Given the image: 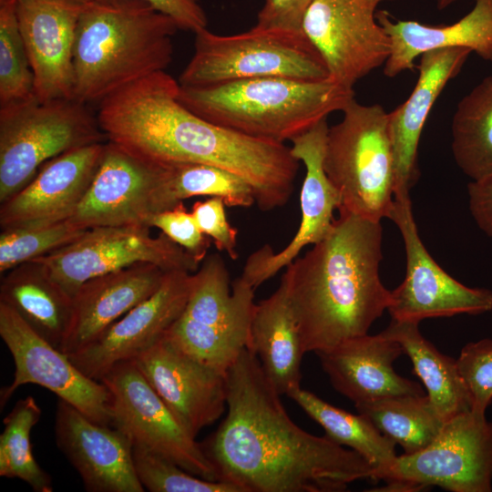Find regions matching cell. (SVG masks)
<instances>
[{
  "instance_id": "obj_1",
  "label": "cell",
  "mask_w": 492,
  "mask_h": 492,
  "mask_svg": "<svg viewBox=\"0 0 492 492\" xmlns=\"http://www.w3.org/2000/svg\"><path fill=\"white\" fill-rule=\"evenodd\" d=\"M227 414L201 447L218 480L240 492H341L374 467L286 413L257 356L245 348L226 374Z\"/></svg>"
},
{
  "instance_id": "obj_16",
  "label": "cell",
  "mask_w": 492,
  "mask_h": 492,
  "mask_svg": "<svg viewBox=\"0 0 492 492\" xmlns=\"http://www.w3.org/2000/svg\"><path fill=\"white\" fill-rule=\"evenodd\" d=\"M167 167L141 159L107 141L99 167L80 203L67 220L82 230L149 227L166 210L162 186Z\"/></svg>"
},
{
  "instance_id": "obj_28",
  "label": "cell",
  "mask_w": 492,
  "mask_h": 492,
  "mask_svg": "<svg viewBox=\"0 0 492 492\" xmlns=\"http://www.w3.org/2000/svg\"><path fill=\"white\" fill-rule=\"evenodd\" d=\"M4 274L0 302L60 350L71 323L73 297L36 261L22 263Z\"/></svg>"
},
{
  "instance_id": "obj_9",
  "label": "cell",
  "mask_w": 492,
  "mask_h": 492,
  "mask_svg": "<svg viewBox=\"0 0 492 492\" xmlns=\"http://www.w3.org/2000/svg\"><path fill=\"white\" fill-rule=\"evenodd\" d=\"M105 140L97 116L75 99L40 102L34 97L0 108V203L48 160Z\"/></svg>"
},
{
  "instance_id": "obj_23",
  "label": "cell",
  "mask_w": 492,
  "mask_h": 492,
  "mask_svg": "<svg viewBox=\"0 0 492 492\" xmlns=\"http://www.w3.org/2000/svg\"><path fill=\"white\" fill-rule=\"evenodd\" d=\"M333 388L354 405L396 395H422L415 381L399 375L395 361L403 347L384 331L347 339L315 353Z\"/></svg>"
},
{
  "instance_id": "obj_30",
  "label": "cell",
  "mask_w": 492,
  "mask_h": 492,
  "mask_svg": "<svg viewBox=\"0 0 492 492\" xmlns=\"http://www.w3.org/2000/svg\"><path fill=\"white\" fill-rule=\"evenodd\" d=\"M325 436L362 456L374 469V480H382L395 457V443L383 435L365 416L333 406L301 386L287 395Z\"/></svg>"
},
{
  "instance_id": "obj_13",
  "label": "cell",
  "mask_w": 492,
  "mask_h": 492,
  "mask_svg": "<svg viewBox=\"0 0 492 492\" xmlns=\"http://www.w3.org/2000/svg\"><path fill=\"white\" fill-rule=\"evenodd\" d=\"M111 393L112 425L134 445L159 454L207 480H218L214 466L132 361L113 365L99 380Z\"/></svg>"
},
{
  "instance_id": "obj_31",
  "label": "cell",
  "mask_w": 492,
  "mask_h": 492,
  "mask_svg": "<svg viewBox=\"0 0 492 492\" xmlns=\"http://www.w3.org/2000/svg\"><path fill=\"white\" fill-rule=\"evenodd\" d=\"M451 149L456 165L472 180L492 174V75L458 102L452 118Z\"/></svg>"
},
{
  "instance_id": "obj_32",
  "label": "cell",
  "mask_w": 492,
  "mask_h": 492,
  "mask_svg": "<svg viewBox=\"0 0 492 492\" xmlns=\"http://www.w3.org/2000/svg\"><path fill=\"white\" fill-rule=\"evenodd\" d=\"M354 405L383 435L401 446L405 454L429 445L445 423L426 395L389 396Z\"/></svg>"
},
{
  "instance_id": "obj_4",
  "label": "cell",
  "mask_w": 492,
  "mask_h": 492,
  "mask_svg": "<svg viewBox=\"0 0 492 492\" xmlns=\"http://www.w3.org/2000/svg\"><path fill=\"white\" fill-rule=\"evenodd\" d=\"M178 29L172 18L143 0L85 4L74 48V99L99 103L126 86L165 71L172 61V37Z\"/></svg>"
},
{
  "instance_id": "obj_22",
  "label": "cell",
  "mask_w": 492,
  "mask_h": 492,
  "mask_svg": "<svg viewBox=\"0 0 492 492\" xmlns=\"http://www.w3.org/2000/svg\"><path fill=\"white\" fill-rule=\"evenodd\" d=\"M105 144L83 146L46 162L26 186L1 203V230L40 226L69 218L99 167Z\"/></svg>"
},
{
  "instance_id": "obj_12",
  "label": "cell",
  "mask_w": 492,
  "mask_h": 492,
  "mask_svg": "<svg viewBox=\"0 0 492 492\" xmlns=\"http://www.w3.org/2000/svg\"><path fill=\"white\" fill-rule=\"evenodd\" d=\"M402 235L405 276L391 291L387 311L392 320L419 323L427 318L481 314L492 310V292L471 288L437 264L418 233L408 191L395 194L389 217Z\"/></svg>"
},
{
  "instance_id": "obj_26",
  "label": "cell",
  "mask_w": 492,
  "mask_h": 492,
  "mask_svg": "<svg viewBox=\"0 0 492 492\" xmlns=\"http://www.w3.org/2000/svg\"><path fill=\"white\" fill-rule=\"evenodd\" d=\"M473 8L448 26H430L413 20L392 19L376 12L378 23L391 40V53L384 74L395 77L415 67V59L425 52L442 48H467L492 63V0H474Z\"/></svg>"
},
{
  "instance_id": "obj_42",
  "label": "cell",
  "mask_w": 492,
  "mask_h": 492,
  "mask_svg": "<svg viewBox=\"0 0 492 492\" xmlns=\"http://www.w3.org/2000/svg\"><path fill=\"white\" fill-rule=\"evenodd\" d=\"M172 18L178 27L194 34L207 28V16L200 0H143Z\"/></svg>"
},
{
  "instance_id": "obj_21",
  "label": "cell",
  "mask_w": 492,
  "mask_h": 492,
  "mask_svg": "<svg viewBox=\"0 0 492 492\" xmlns=\"http://www.w3.org/2000/svg\"><path fill=\"white\" fill-rule=\"evenodd\" d=\"M183 427L196 438L227 408V381L163 336L132 360Z\"/></svg>"
},
{
  "instance_id": "obj_20",
  "label": "cell",
  "mask_w": 492,
  "mask_h": 492,
  "mask_svg": "<svg viewBox=\"0 0 492 492\" xmlns=\"http://www.w3.org/2000/svg\"><path fill=\"white\" fill-rule=\"evenodd\" d=\"M84 3L16 0V14L40 102L74 99V48Z\"/></svg>"
},
{
  "instance_id": "obj_14",
  "label": "cell",
  "mask_w": 492,
  "mask_h": 492,
  "mask_svg": "<svg viewBox=\"0 0 492 492\" xmlns=\"http://www.w3.org/2000/svg\"><path fill=\"white\" fill-rule=\"evenodd\" d=\"M382 1L313 0L303 16L302 31L323 58L329 78L347 89L390 56V37L376 18Z\"/></svg>"
},
{
  "instance_id": "obj_40",
  "label": "cell",
  "mask_w": 492,
  "mask_h": 492,
  "mask_svg": "<svg viewBox=\"0 0 492 492\" xmlns=\"http://www.w3.org/2000/svg\"><path fill=\"white\" fill-rule=\"evenodd\" d=\"M225 206L221 198L210 197L196 201L190 211L200 231L212 241L216 249L236 260L238 231L228 221Z\"/></svg>"
},
{
  "instance_id": "obj_37",
  "label": "cell",
  "mask_w": 492,
  "mask_h": 492,
  "mask_svg": "<svg viewBox=\"0 0 492 492\" xmlns=\"http://www.w3.org/2000/svg\"><path fill=\"white\" fill-rule=\"evenodd\" d=\"M133 462L141 485L150 492H240L229 483L197 477L138 445H133Z\"/></svg>"
},
{
  "instance_id": "obj_10",
  "label": "cell",
  "mask_w": 492,
  "mask_h": 492,
  "mask_svg": "<svg viewBox=\"0 0 492 492\" xmlns=\"http://www.w3.org/2000/svg\"><path fill=\"white\" fill-rule=\"evenodd\" d=\"M379 491L415 492L436 486L452 492L492 490V422L471 410L446 421L423 449L397 456Z\"/></svg>"
},
{
  "instance_id": "obj_41",
  "label": "cell",
  "mask_w": 492,
  "mask_h": 492,
  "mask_svg": "<svg viewBox=\"0 0 492 492\" xmlns=\"http://www.w3.org/2000/svg\"><path fill=\"white\" fill-rule=\"evenodd\" d=\"M313 0H265L254 27L302 32L305 12Z\"/></svg>"
},
{
  "instance_id": "obj_34",
  "label": "cell",
  "mask_w": 492,
  "mask_h": 492,
  "mask_svg": "<svg viewBox=\"0 0 492 492\" xmlns=\"http://www.w3.org/2000/svg\"><path fill=\"white\" fill-rule=\"evenodd\" d=\"M166 167L162 194L167 210L197 196L220 197L227 207L248 208L256 203L251 187L226 169L198 163Z\"/></svg>"
},
{
  "instance_id": "obj_3",
  "label": "cell",
  "mask_w": 492,
  "mask_h": 492,
  "mask_svg": "<svg viewBox=\"0 0 492 492\" xmlns=\"http://www.w3.org/2000/svg\"><path fill=\"white\" fill-rule=\"evenodd\" d=\"M338 210L328 234L282 274L304 354L368 333L390 302L379 274L380 221Z\"/></svg>"
},
{
  "instance_id": "obj_15",
  "label": "cell",
  "mask_w": 492,
  "mask_h": 492,
  "mask_svg": "<svg viewBox=\"0 0 492 492\" xmlns=\"http://www.w3.org/2000/svg\"><path fill=\"white\" fill-rule=\"evenodd\" d=\"M0 336L15 363L14 380L0 392L1 407L20 386L33 384L48 389L91 420L112 425L109 389L84 374L67 354L42 338L1 302Z\"/></svg>"
},
{
  "instance_id": "obj_43",
  "label": "cell",
  "mask_w": 492,
  "mask_h": 492,
  "mask_svg": "<svg viewBox=\"0 0 492 492\" xmlns=\"http://www.w3.org/2000/svg\"><path fill=\"white\" fill-rule=\"evenodd\" d=\"M469 210L479 229L492 237V174L467 186Z\"/></svg>"
},
{
  "instance_id": "obj_2",
  "label": "cell",
  "mask_w": 492,
  "mask_h": 492,
  "mask_svg": "<svg viewBox=\"0 0 492 492\" xmlns=\"http://www.w3.org/2000/svg\"><path fill=\"white\" fill-rule=\"evenodd\" d=\"M179 89L178 80L159 71L104 98L97 118L107 140L163 166L198 163L221 168L251 187L261 210L284 206L300 164L291 148L203 119L179 102Z\"/></svg>"
},
{
  "instance_id": "obj_45",
  "label": "cell",
  "mask_w": 492,
  "mask_h": 492,
  "mask_svg": "<svg viewBox=\"0 0 492 492\" xmlns=\"http://www.w3.org/2000/svg\"><path fill=\"white\" fill-rule=\"evenodd\" d=\"M84 4H91V3H104V2H109L112 0H78Z\"/></svg>"
},
{
  "instance_id": "obj_8",
  "label": "cell",
  "mask_w": 492,
  "mask_h": 492,
  "mask_svg": "<svg viewBox=\"0 0 492 492\" xmlns=\"http://www.w3.org/2000/svg\"><path fill=\"white\" fill-rule=\"evenodd\" d=\"M329 78L320 54L302 32L259 29L220 36L195 33L194 53L179 77L183 87H206L258 77Z\"/></svg>"
},
{
  "instance_id": "obj_5",
  "label": "cell",
  "mask_w": 492,
  "mask_h": 492,
  "mask_svg": "<svg viewBox=\"0 0 492 492\" xmlns=\"http://www.w3.org/2000/svg\"><path fill=\"white\" fill-rule=\"evenodd\" d=\"M354 97L330 78L258 77L206 87L179 85L178 99L194 114L241 134L284 143Z\"/></svg>"
},
{
  "instance_id": "obj_39",
  "label": "cell",
  "mask_w": 492,
  "mask_h": 492,
  "mask_svg": "<svg viewBox=\"0 0 492 492\" xmlns=\"http://www.w3.org/2000/svg\"><path fill=\"white\" fill-rule=\"evenodd\" d=\"M149 227L160 230L200 264L208 255L212 241L200 231L191 211L187 210L182 201L170 210L155 214Z\"/></svg>"
},
{
  "instance_id": "obj_18",
  "label": "cell",
  "mask_w": 492,
  "mask_h": 492,
  "mask_svg": "<svg viewBox=\"0 0 492 492\" xmlns=\"http://www.w3.org/2000/svg\"><path fill=\"white\" fill-rule=\"evenodd\" d=\"M192 272H167L159 287L128 311L97 339L68 354L87 376L99 381L116 364L129 361L151 347L182 314L190 292Z\"/></svg>"
},
{
  "instance_id": "obj_29",
  "label": "cell",
  "mask_w": 492,
  "mask_h": 492,
  "mask_svg": "<svg viewBox=\"0 0 492 492\" xmlns=\"http://www.w3.org/2000/svg\"><path fill=\"white\" fill-rule=\"evenodd\" d=\"M384 332L404 349L426 389L436 412L446 422L471 410V398L456 359L440 353L420 333L417 323L392 320Z\"/></svg>"
},
{
  "instance_id": "obj_38",
  "label": "cell",
  "mask_w": 492,
  "mask_h": 492,
  "mask_svg": "<svg viewBox=\"0 0 492 492\" xmlns=\"http://www.w3.org/2000/svg\"><path fill=\"white\" fill-rule=\"evenodd\" d=\"M460 374L471 398V411L486 415L492 402V340L466 344L456 359Z\"/></svg>"
},
{
  "instance_id": "obj_35",
  "label": "cell",
  "mask_w": 492,
  "mask_h": 492,
  "mask_svg": "<svg viewBox=\"0 0 492 492\" xmlns=\"http://www.w3.org/2000/svg\"><path fill=\"white\" fill-rule=\"evenodd\" d=\"M34 97V76L19 27L16 0H0V108Z\"/></svg>"
},
{
  "instance_id": "obj_19",
  "label": "cell",
  "mask_w": 492,
  "mask_h": 492,
  "mask_svg": "<svg viewBox=\"0 0 492 492\" xmlns=\"http://www.w3.org/2000/svg\"><path fill=\"white\" fill-rule=\"evenodd\" d=\"M54 433L87 491H145L133 462L134 443L121 429L98 424L58 398Z\"/></svg>"
},
{
  "instance_id": "obj_44",
  "label": "cell",
  "mask_w": 492,
  "mask_h": 492,
  "mask_svg": "<svg viewBox=\"0 0 492 492\" xmlns=\"http://www.w3.org/2000/svg\"><path fill=\"white\" fill-rule=\"evenodd\" d=\"M456 0H436V6L439 11L444 10L453 5Z\"/></svg>"
},
{
  "instance_id": "obj_27",
  "label": "cell",
  "mask_w": 492,
  "mask_h": 492,
  "mask_svg": "<svg viewBox=\"0 0 492 492\" xmlns=\"http://www.w3.org/2000/svg\"><path fill=\"white\" fill-rule=\"evenodd\" d=\"M248 349L280 395L300 387L302 347L298 322L282 276L276 291L255 304Z\"/></svg>"
},
{
  "instance_id": "obj_25",
  "label": "cell",
  "mask_w": 492,
  "mask_h": 492,
  "mask_svg": "<svg viewBox=\"0 0 492 492\" xmlns=\"http://www.w3.org/2000/svg\"><path fill=\"white\" fill-rule=\"evenodd\" d=\"M166 272L157 265L139 262L85 282L73 295L71 323L60 350L68 355L89 344L149 298Z\"/></svg>"
},
{
  "instance_id": "obj_6",
  "label": "cell",
  "mask_w": 492,
  "mask_h": 492,
  "mask_svg": "<svg viewBox=\"0 0 492 492\" xmlns=\"http://www.w3.org/2000/svg\"><path fill=\"white\" fill-rule=\"evenodd\" d=\"M342 120L329 127L323 169L343 208L360 217L388 218L395 197V166L388 112L354 97Z\"/></svg>"
},
{
  "instance_id": "obj_33",
  "label": "cell",
  "mask_w": 492,
  "mask_h": 492,
  "mask_svg": "<svg viewBox=\"0 0 492 492\" xmlns=\"http://www.w3.org/2000/svg\"><path fill=\"white\" fill-rule=\"evenodd\" d=\"M42 410L33 396L18 400L4 418L0 435V476L18 478L34 491H53L52 479L36 461L30 442Z\"/></svg>"
},
{
  "instance_id": "obj_36",
  "label": "cell",
  "mask_w": 492,
  "mask_h": 492,
  "mask_svg": "<svg viewBox=\"0 0 492 492\" xmlns=\"http://www.w3.org/2000/svg\"><path fill=\"white\" fill-rule=\"evenodd\" d=\"M82 230L67 220L34 227L1 230L0 273L45 256L79 238Z\"/></svg>"
},
{
  "instance_id": "obj_17",
  "label": "cell",
  "mask_w": 492,
  "mask_h": 492,
  "mask_svg": "<svg viewBox=\"0 0 492 492\" xmlns=\"http://www.w3.org/2000/svg\"><path fill=\"white\" fill-rule=\"evenodd\" d=\"M328 129L325 118L291 140L292 156L306 170L300 194L301 221L282 251L273 252L264 245L248 257L241 277L254 289L292 263L305 246L323 240L333 226V211L341 207L342 198L323 169Z\"/></svg>"
},
{
  "instance_id": "obj_24",
  "label": "cell",
  "mask_w": 492,
  "mask_h": 492,
  "mask_svg": "<svg viewBox=\"0 0 492 492\" xmlns=\"http://www.w3.org/2000/svg\"><path fill=\"white\" fill-rule=\"evenodd\" d=\"M472 53L467 48H442L419 56L418 78L409 97L388 113L395 166V194L408 191L418 178L420 138L438 97Z\"/></svg>"
},
{
  "instance_id": "obj_11",
  "label": "cell",
  "mask_w": 492,
  "mask_h": 492,
  "mask_svg": "<svg viewBox=\"0 0 492 492\" xmlns=\"http://www.w3.org/2000/svg\"><path fill=\"white\" fill-rule=\"evenodd\" d=\"M145 226H107L87 230L76 241L33 261L40 262L72 297L87 281L136 263L165 272H196L200 263L164 233L154 237Z\"/></svg>"
},
{
  "instance_id": "obj_7",
  "label": "cell",
  "mask_w": 492,
  "mask_h": 492,
  "mask_svg": "<svg viewBox=\"0 0 492 492\" xmlns=\"http://www.w3.org/2000/svg\"><path fill=\"white\" fill-rule=\"evenodd\" d=\"M255 289L241 276L230 287L227 266L219 253L207 255L192 273L182 314L163 337L201 364L226 375L248 347Z\"/></svg>"
}]
</instances>
